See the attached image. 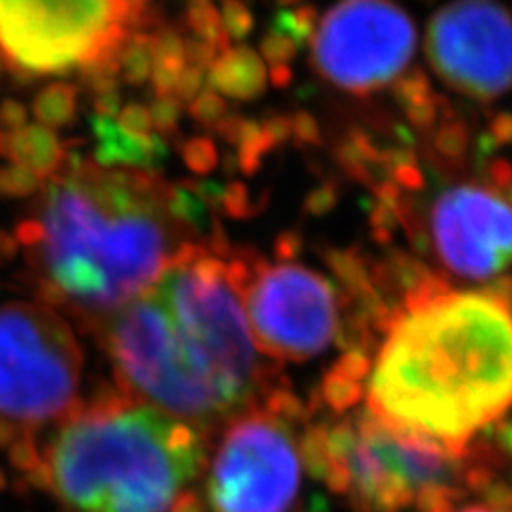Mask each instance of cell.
I'll return each instance as SVG.
<instances>
[{
  "mask_svg": "<svg viewBox=\"0 0 512 512\" xmlns=\"http://www.w3.org/2000/svg\"><path fill=\"white\" fill-rule=\"evenodd\" d=\"M397 224L442 274L498 282L512 267V180L461 182L440 190L425 212L397 203Z\"/></svg>",
  "mask_w": 512,
  "mask_h": 512,
  "instance_id": "obj_9",
  "label": "cell"
},
{
  "mask_svg": "<svg viewBox=\"0 0 512 512\" xmlns=\"http://www.w3.org/2000/svg\"><path fill=\"white\" fill-rule=\"evenodd\" d=\"M118 126L124 133L135 135V137H146L154 133L152 126V116L150 109L141 103H128L120 109V114L116 116Z\"/></svg>",
  "mask_w": 512,
  "mask_h": 512,
  "instance_id": "obj_28",
  "label": "cell"
},
{
  "mask_svg": "<svg viewBox=\"0 0 512 512\" xmlns=\"http://www.w3.org/2000/svg\"><path fill=\"white\" fill-rule=\"evenodd\" d=\"M92 107H94V116L114 120L122 109L120 90H107V92H101V94H94Z\"/></svg>",
  "mask_w": 512,
  "mask_h": 512,
  "instance_id": "obj_36",
  "label": "cell"
},
{
  "mask_svg": "<svg viewBox=\"0 0 512 512\" xmlns=\"http://www.w3.org/2000/svg\"><path fill=\"white\" fill-rule=\"evenodd\" d=\"M291 131L293 139L301 143V146H318V143L323 141L318 120L312 114H308V111H295L291 116Z\"/></svg>",
  "mask_w": 512,
  "mask_h": 512,
  "instance_id": "obj_31",
  "label": "cell"
},
{
  "mask_svg": "<svg viewBox=\"0 0 512 512\" xmlns=\"http://www.w3.org/2000/svg\"><path fill=\"white\" fill-rule=\"evenodd\" d=\"M186 26L195 32V39L216 47L218 54H224L231 47L227 32L222 28L220 11L212 3H190L186 11Z\"/></svg>",
  "mask_w": 512,
  "mask_h": 512,
  "instance_id": "obj_18",
  "label": "cell"
},
{
  "mask_svg": "<svg viewBox=\"0 0 512 512\" xmlns=\"http://www.w3.org/2000/svg\"><path fill=\"white\" fill-rule=\"evenodd\" d=\"M252 256L186 244L154 286L96 327L120 393L210 438L280 387L244 308Z\"/></svg>",
  "mask_w": 512,
  "mask_h": 512,
  "instance_id": "obj_1",
  "label": "cell"
},
{
  "mask_svg": "<svg viewBox=\"0 0 512 512\" xmlns=\"http://www.w3.org/2000/svg\"><path fill=\"white\" fill-rule=\"evenodd\" d=\"M267 69L259 52L248 45L229 47L207 71L210 90L233 101H256L267 90Z\"/></svg>",
  "mask_w": 512,
  "mask_h": 512,
  "instance_id": "obj_14",
  "label": "cell"
},
{
  "mask_svg": "<svg viewBox=\"0 0 512 512\" xmlns=\"http://www.w3.org/2000/svg\"><path fill=\"white\" fill-rule=\"evenodd\" d=\"M154 62H186V41L180 30L160 26L152 32Z\"/></svg>",
  "mask_w": 512,
  "mask_h": 512,
  "instance_id": "obj_26",
  "label": "cell"
},
{
  "mask_svg": "<svg viewBox=\"0 0 512 512\" xmlns=\"http://www.w3.org/2000/svg\"><path fill=\"white\" fill-rule=\"evenodd\" d=\"M205 453L201 431L116 389L47 429L24 472L64 512H205Z\"/></svg>",
  "mask_w": 512,
  "mask_h": 512,
  "instance_id": "obj_4",
  "label": "cell"
},
{
  "mask_svg": "<svg viewBox=\"0 0 512 512\" xmlns=\"http://www.w3.org/2000/svg\"><path fill=\"white\" fill-rule=\"evenodd\" d=\"M18 248H20V244L13 233L0 231V265L13 261L15 256H18Z\"/></svg>",
  "mask_w": 512,
  "mask_h": 512,
  "instance_id": "obj_39",
  "label": "cell"
},
{
  "mask_svg": "<svg viewBox=\"0 0 512 512\" xmlns=\"http://www.w3.org/2000/svg\"><path fill=\"white\" fill-rule=\"evenodd\" d=\"M252 338L269 361L306 363L342 340V297L318 271L254 254L244 284Z\"/></svg>",
  "mask_w": 512,
  "mask_h": 512,
  "instance_id": "obj_10",
  "label": "cell"
},
{
  "mask_svg": "<svg viewBox=\"0 0 512 512\" xmlns=\"http://www.w3.org/2000/svg\"><path fill=\"white\" fill-rule=\"evenodd\" d=\"M220 207L224 214L235 220H246L259 212V207H256V201L252 199L248 186L242 182H231L224 186Z\"/></svg>",
  "mask_w": 512,
  "mask_h": 512,
  "instance_id": "obj_25",
  "label": "cell"
},
{
  "mask_svg": "<svg viewBox=\"0 0 512 512\" xmlns=\"http://www.w3.org/2000/svg\"><path fill=\"white\" fill-rule=\"evenodd\" d=\"M28 126V109L15 99L0 103V133H15Z\"/></svg>",
  "mask_w": 512,
  "mask_h": 512,
  "instance_id": "obj_33",
  "label": "cell"
},
{
  "mask_svg": "<svg viewBox=\"0 0 512 512\" xmlns=\"http://www.w3.org/2000/svg\"><path fill=\"white\" fill-rule=\"evenodd\" d=\"M133 30L122 0H0V58L22 82L114 60Z\"/></svg>",
  "mask_w": 512,
  "mask_h": 512,
  "instance_id": "obj_8",
  "label": "cell"
},
{
  "mask_svg": "<svg viewBox=\"0 0 512 512\" xmlns=\"http://www.w3.org/2000/svg\"><path fill=\"white\" fill-rule=\"evenodd\" d=\"M299 47L293 39H288L282 32L269 30L261 39V58L269 67H282V64H291L297 58Z\"/></svg>",
  "mask_w": 512,
  "mask_h": 512,
  "instance_id": "obj_27",
  "label": "cell"
},
{
  "mask_svg": "<svg viewBox=\"0 0 512 512\" xmlns=\"http://www.w3.org/2000/svg\"><path fill=\"white\" fill-rule=\"evenodd\" d=\"M278 3H280V5H295L297 0H278Z\"/></svg>",
  "mask_w": 512,
  "mask_h": 512,
  "instance_id": "obj_42",
  "label": "cell"
},
{
  "mask_svg": "<svg viewBox=\"0 0 512 512\" xmlns=\"http://www.w3.org/2000/svg\"><path fill=\"white\" fill-rule=\"evenodd\" d=\"M84 352L43 303L0 306V444L26 470L37 440L79 402Z\"/></svg>",
  "mask_w": 512,
  "mask_h": 512,
  "instance_id": "obj_7",
  "label": "cell"
},
{
  "mask_svg": "<svg viewBox=\"0 0 512 512\" xmlns=\"http://www.w3.org/2000/svg\"><path fill=\"white\" fill-rule=\"evenodd\" d=\"M188 114L199 126L212 128L214 131L218 122L229 114V107H227V101H224V96L207 88L188 105Z\"/></svg>",
  "mask_w": 512,
  "mask_h": 512,
  "instance_id": "obj_23",
  "label": "cell"
},
{
  "mask_svg": "<svg viewBox=\"0 0 512 512\" xmlns=\"http://www.w3.org/2000/svg\"><path fill=\"white\" fill-rule=\"evenodd\" d=\"M318 26V13L312 5H301L297 9H284L280 11L271 30L282 32L288 39H293L301 50L303 45H308L314 37V30Z\"/></svg>",
  "mask_w": 512,
  "mask_h": 512,
  "instance_id": "obj_19",
  "label": "cell"
},
{
  "mask_svg": "<svg viewBox=\"0 0 512 512\" xmlns=\"http://www.w3.org/2000/svg\"><path fill=\"white\" fill-rule=\"evenodd\" d=\"M265 131L271 137V141L276 143V146H282V143L291 141L293 139V131H291V116H284V114H274L269 116L265 122Z\"/></svg>",
  "mask_w": 512,
  "mask_h": 512,
  "instance_id": "obj_37",
  "label": "cell"
},
{
  "mask_svg": "<svg viewBox=\"0 0 512 512\" xmlns=\"http://www.w3.org/2000/svg\"><path fill=\"white\" fill-rule=\"evenodd\" d=\"M92 135L96 137L94 163L101 167L135 169L152 173L169 154L165 139L152 133L146 137H135L124 133L116 120L94 116Z\"/></svg>",
  "mask_w": 512,
  "mask_h": 512,
  "instance_id": "obj_13",
  "label": "cell"
},
{
  "mask_svg": "<svg viewBox=\"0 0 512 512\" xmlns=\"http://www.w3.org/2000/svg\"><path fill=\"white\" fill-rule=\"evenodd\" d=\"M442 512H512V498L502 489H491L478 502H457Z\"/></svg>",
  "mask_w": 512,
  "mask_h": 512,
  "instance_id": "obj_29",
  "label": "cell"
},
{
  "mask_svg": "<svg viewBox=\"0 0 512 512\" xmlns=\"http://www.w3.org/2000/svg\"><path fill=\"white\" fill-rule=\"evenodd\" d=\"M79 92L73 84L54 82L37 92L32 101V116L45 128H64L77 116Z\"/></svg>",
  "mask_w": 512,
  "mask_h": 512,
  "instance_id": "obj_16",
  "label": "cell"
},
{
  "mask_svg": "<svg viewBox=\"0 0 512 512\" xmlns=\"http://www.w3.org/2000/svg\"><path fill=\"white\" fill-rule=\"evenodd\" d=\"M312 410L286 382L207 438L205 512H299Z\"/></svg>",
  "mask_w": 512,
  "mask_h": 512,
  "instance_id": "obj_6",
  "label": "cell"
},
{
  "mask_svg": "<svg viewBox=\"0 0 512 512\" xmlns=\"http://www.w3.org/2000/svg\"><path fill=\"white\" fill-rule=\"evenodd\" d=\"M0 156H5L13 165L30 169L43 180L52 178L62 169L67 160V148L52 128L28 124L15 133H0Z\"/></svg>",
  "mask_w": 512,
  "mask_h": 512,
  "instance_id": "obj_15",
  "label": "cell"
},
{
  "mask_svg": "<svg viewBox=\"0 0 512 512\" xmlns=\"http://www.w3.org/2000/svg\"><path fill=\"white\" fill-rule=\"evenodd\" d=\"M122 3L128 11H131L137 28L143 26V24H148V7H150L152 0H122Z\"/></svg>",
  "mask_w": 512,
  "mask_h": 512,
  "instance_id": "obj_40",
  "label": "cell"
},
{
  "mask_svg": "<svg viewBox=\"0 0 512 512\" xmlns=\"http://www.w3.org/2000/svg\"><path fill=\"white\" fill-rule=\"evenodd\" d=\"M242 124H244V118L237 116V114H227L224 116L218 126L214 128L216 135L220 139H224L227 143H231V146H235L237 143V137H239V131H242Z\"/></svg>",
  "mask_w": 512,
  "mask_h": 512,
  "instance_id": "obj_38",
  "label": "cell"
},
{
  "mask_svg": "<svg viewBox=\"0 0 512 512\" xmlns=\"http://www.w3.org/2000/svg\"><path fill=\"white\" fill-rule=\"evenodd\" d=\"M425 54L446 88L498 101L512 90V11L500 0H453L429 20Z\"/></svg>",
  "mask_w": 512,
  "mask_h": 512,
  "instance_id": "obj_12",
  "label": "cell"
},
{
  "mask_svg": "<svg viewBox=\"0 0 512 512\" xmlns=\"http://www.w3.org/2000/svg\"><path fill=\"white\" fill-rule=\"evenodd\" d=\"M365 378V410L463 455L512 410V280L459 291L427 271L399 299Z\"/></svg>",
  "mask_w": 512,
  "mask_h": 512,
  "instance_id": "obj_2",
  "label": "cell"
},
{
  "mask_svg": "<svg viewBox=\"0 0 512 512\" xmlns=\"http://www.w3.org/2000/svg\"><path fill=\"white\" fill-rule=\"evenodd\" d=\"M41 178L37 173H32L26 167L20 165H5L0 167V197H11V199H22L30 197L41 188Z\"/></svg>",
  "mask_w": 512,
  "mask_h": 512,
  "instance_id": "obj_21",
  "label": "cell"
},
{
  "mask_svg": "<svg viewBox=\"0 0 512 512\" xmlns=\"http://www.w3.org/2000/svg\"><path fill=\"white\" fill-rule=\"evenodd\" d=\"M180 154L188 171H192L195 175L212 173L220 163L218 148L210 137H192L184 141Z\"/></svg>",
  "mask_w": 512,
  "mask_h": 512,
  "instance_id": "obj_20",
  "label": "cell"
},
{
  "mask_svg": "<svg viewBox=\"0 0 512 512\" xmlns=\"http://www.w3.org/2000/svg\"><path fill=\"white\" fill-rule=\"evenodd\" d=\"M416 52V28L393 0H340L312 37L316 73L348 94H374L397 84Z\"/></svg>",
  "mask_w": 512,
  "mask_h": 512,
  "instance_id": "obj_11",
  "label": "cell"
},
{
  "mask_svg": "<svg viewBox=\"0 0 512 512\" xmlns=\"http://www.w3.org/2000/svg\"><path fill=\"white\" fill-rule=\"evenodd\" d=\"M303 252V237L297 231H282L274 242V254L280 261H291Z\"/></svg>",
  "mask_w": 512,
  "mask_h": 512,
  "instance_id": "obj_35",
  "label": "cell"
},
{
  "mask_svg": "<svg viewBox=\"0 0 512 512\" xmlns=\"http://www.w3.org/2000/svg\"><path fill=\"white\" fill-rule=\"evenodd\" d=\"M335 203H338V190H335L333 184H325L308 192L303 207H306V212L310 216H325L333 210Z\"/></svg>",
  "mask_w": 512,
  "mask_h": 512,
  "instance_id": "obj_32",
  "label": "cell"
},
{
  "mask_svg": "<svg viewBox=\"0 0 512 512\" xmlns=\"http://www.w3.org/2000/svg\"><path fill=\"white\" fill-rule=\"evenodd\" d=\"M218 56L220 54L216 52V47H212L210 43H205L201 39H188L186 41V64H188V67L210 71Z\"/></svg>",
  "mask_w": 512,
  "mask_h": 512,
  "instance_id": "obj_34",
  "label": "cell"
},
{
  "mask_svg": "<svg viewBox=\"0 0 512 512\" xmlns=\"http://www.w3.org/2000/svg\"><path fill=\"white\" fill-rule=\"evenodd\" d=\"M312 476L355 512H442L474 491L472 455H453L376 421L365 408L306 429Z\"/></svg>",
  "mask_w": 512,
  "mask_h": 512,
  "instance_id": "obj_5",
  "label": "cell"
},
{
  "mask_svg": "<svg viewBox=\"0 0 512 512\" xmlns=\"http://www.w3.org/2000/svg\"><path fill=\"white\" fill-rule=\"evenodd\" d=\"M169 195L171 184L154 173L67 154L32 216L41 239L28 256L43 306L96 329L154 286L190 244Z\"/></svg>",
  "mask_w": 512,
  "mask_h": 512,
  "instance_id": "obj_3",
  "label": "cell"
},
{
  "mask_svg": "<svg viewBox=\"0 0 512 512\" xmlns=\"http://www.w3.org/2000/svg\"><path fill=\"white\" fill-rule=\"evenodd\" d=\"M220 20L229 41H244L254 30L252 11L244 0H222Z\"/></svg>",
  "mask_w": 512,
  "mask_h": 512,
  "instance_id": "obj_22",
  "label": "cell"
},
{
  "mask_svg": "<svg viewBox=\"0 0 512 512\" xmlns=\"http://www.w3.org/2000/svg\"><path fill=\"white\" fill-rule=\"evenodd\" d=\"M267 77H269V82L274 84L276 88L291 86V82H293V69H291V64H282V67H269Z\"/></svg>",
  "mask_w": 512,
  "mask_h": 512,
  "instance_id": "obj_41",
  "label": "cell"
},
{
  "mask_svg": "<svg viewBox=\"0 0 512 512\" xmlns=\"http://www.w3.org/2000/svg\"><path fill=\"white\" fill-rule=\"evenodd\" d=\"M182 103L175 99V94L171 96H154L150 109L152 116V126L156 135L160 137H169L171 133L178 131L180 120H182Z\"/></svg>",
  "mask_w": 512,
  "mask_h": 512,
  "instance_id": "obj_24",
  "label": "cell"
},
{
  "mask_svg": "<svg viewBox=\"0 0 512 512\" xmlns=\"http://www.w3.org/2000/svg\"><path fill=\"white\" fill-rule=\"evenodd\" d=\"M118 69L120 79L131 86H143L150 82L154 69V47H152V32L133 30L126 37L124 45L118 54Z\"/></svg>",
  "mask_w": 512,
  "mask_h": 512,
  "instance_id": "obj_17",
  "label": "cell"
},
{
  "mask_svg": "<svg viewBox=\"0 0 512 512\" xmlns=\"http://www.w3.org/2000/svg\"><path fill=\"white\" fill-rule=\"evenodd\" d=\"M205 86H207V71L197 67H186L184 73L180 75L178 88H175V99L188 107L203 92Z\"/></svg>",
  "mask_w": 512,
  "mask_h": 512,
  "instance_id": "obj_30",
  "label": "cell"
},
{
  "mask_svg": "<svg viewBox=\"0 0 512 512\" xmlns=\"http://www.w3.org/2000/svg\"><path fill=\"white\" fill-rule=\"evenodd\" d=\"M190 3H212V0H190Z\"/></svg>",
  "mask_w": 512,
  "mask_h": 512,
  "instance_id": "obj_43",
  "label": "cell"
}]
</instances>
